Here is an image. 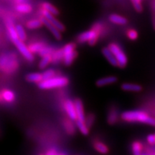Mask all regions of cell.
<instances>
[{"mask_svg": "<svg viewBox=\"0 0 155 155\" xmlns=\"http://www.w3.org/2000/svg\"><path fill=\"white\" fill-rule=\"evenodd\" d=\"M121 119L127 122H138L155 126V119L142 111H127L121 114Z\"/></svg>", "mask_w": 155, "mask_h": 155, "instance_id": "cell-1", "label": "cell"}, {"mask_svg": "<svg viewBox=\"0 0 155 155\" xmlns=\"http://www.w3.org/2000/svg\"><path fill=\"white\" fill-rule=\"evenodd\" d=\"M68 83L69 80L66 77L54 76L47 80H42L41 82L38 83V87L42 90H48V89L63 88L66 86Z\"/></svg>", "mask_w": 155, "mask_h": 155, "instance_id": "cell-2", "label": "cell"}, {"mask_svg": "<svg viewBox=\"0 0 155 155\" xmlns=\"http://www.w3.org/2000/svg\"><path fill=\"white\" fill-rule=\"evenodd\" d=\"M17 61L11 54H4L0 57V70L4 72L11 73L17 68Z\"/></svg>", "mask_w": 155, "mask_h": 155, "instance_id": "cell-3", "label": "cell"}, {"mask_svg": "<svg viewBox=\"0 0 155 155\" xmlns=\"http://www.w3.org/2000/svg\"><path fill=\"white\" fill-rule=\"evenodd\" d=\"M100 29L94 28L92 30L86 31L81 33L78 38V40L81 43L88 42L91 45H94L98 40V36H99Z\"/></svg>", "mask_w": 155, "mask_h": 155, "instance_id": "cell-4", "label": "cell"}, {"mask_svg": "<svg viewBox=\"0 0 155 155\" xmlns=\"http://www.w3.org/2000/svg\"><path fill=\"white\" fill-rule=\"evenodd\" d=\"M109 49L115 56L116 59L117 60L118 66L119 68H124L127 65L128 59L127 56L126 55L122 48L116 43H111L108 45Z\"/></svg>", "mask_w": 155, "mask_h": 155, "instance_id": "cell-5", "label": "cell"}, {"mask_svg": "<svg viewBox=\"0 0 155 155\" xmlns=\"http://www.w3.org/2000/svg\"><path fill=\"white\" fill-rule=\"evenodd\" d=\"M64 64L69 66L73 63L76 57V51H75V45L73 43L66 44L63 48Z\"/></svg>", "mask_w": 155, "mask_h": 155, "instance_id": "cell-6", "label": "cell"}, {"mask_svg": "<svg viewBox=\"0 0 155 155\" xmlns=\"http://www.w3.org/2000/svg\"><path fill=\"white\" fill-rule=\"evenodd\" d=\"M16 46V48H17V50H19V53H21L23 57H24L27 61H32L34 60V55L33 53H32L29 47L25 45L24 41L22 40H15V42H13Z\"/></svg>", "mask_w": 155, "mask_h": 155, "instance_id": "cell-7", "label": "cell"}, {"mask_svg": "<svg viewBox=\"0 0 155 155\" xmlns=\"http://www.w3.org/2000/svg\"><path fill=\"white\" fill-rule=\"evenodd\" d=\"M42 14L45 18L47 19L50 22H51L58 30H61V32L65 30V26L63 25V23H61L58 19H56V17H55V15H53L52 13L49 12H48L44 9H42Z\"/></svg>", "mask_w": 155, "mask_h": 155, "instance_id": "cell-8", "label": "cell"}, {"mask_svg": "<svg viewBox=\"0 0 155 155\" xmlns=\"http://www.w3.org/2000/svg\"><path fill=\"white\" fill-rule=\"evenodd\" d=\"M64 108H65V111L70 119L72 121H76L77 114L74 102L71 100H66L64 104Z\"/></svg>", "mask_w": 155, "mask_h": 155, "instance_id": "cell-9", "label": "cell"}, {"mask_svg": "<svg viewBox=\"0 0 155 155\" xmlns=\"http://www.w3.org/2000/svg\"><path fill=\"white\" fill-rule=\"evenodd\" d=\"M40 19H41L43 25L48 29V30H49L50 32H51L52 35L54 36V38H55V39H57V40H61V39L62 38L61 31L60 30H58V29L56 28L55 26H54V25L52 24L51 22H50L49 21H48L46 18H45L43 16H42Z\"/></svg>", "mask_w": 155, "mask_h": 155, "instance_id": "cell-10", "label": "cell"}, {"mask_svg": "<svg viewBox=\"0 0 155 155\" xmlns=\"http://www.w3.org/2000/svg\"><path fill=\"white\" fill-rule=\"evenodd\" d=\"M75 106V110H76V114H77V119L76 121H86V116H85L84 113V108H83V104L82 101L79 98L75 100L74 101Z\"/></svg>", "mask_w": 155, "mask_h": 155, "instance_id": "cell-11", "label": "cell"}, {"mask_svg": "<svg viewBox=\"0 0 155 155\" xmlns=\"http://www.w3.org/2000/svg\"><path fill=\"white\" fill-rule=\"evenodd\" d=\"M102 54L111 65H113V66H118L117 60L116 59L115 56H114L113 53L111 52V50L109 49V48L107 47L103 48Z\"/></svg>", "mask_w": 155, "mask_h": 155, "instance_id": "cell-12", "label": "cell"}, {"mask_svg": "<svg viewBox=\"0 0 155 155\" xmlns=\"http://www.w3.org/2000/svg\"><path fill=\"white\" fill-rule=\"evenodd\" d=\"M6 26H7L9 36L12 40V41L15 42V40H18L19 38H18V35H17L16 26H15V25H13L12 22H11L10 20H8L7 22V24H6Z\"/></svg>", "mask_w": 155, "mask_h": 155, "instance_id": "cell-13", "label": "cell"}, {"mask_svg": "<svg viewBox=\"0 0 155 155\" xmlns=\"http://www.w3.org/2000/svg\"><path fill=\"white\" fill-rule=\"evenodd\" d=\"M117 81V78L115 76H107L98 79L96 81V86L98 87H103L108 86V85L113 84Z\"/></svg>", "mask_w": 155, "mask_h": 155, "instance_id": "cell-14", "label": "cell"}, {"mask_svg": "<svg viewBox=\"0 0 155 155\" xmlns=\"http://www.w3.org/2000/svg\"><path fill=\"white\" fill-rule=\"evenodd\" d=\"M122 90L125 91H132V92H139L142 90V87L140 85L136 84V83H124L121 85Z\"/></svg>", "mask_w": 155, "mask_h": 155, "instance_id": "cell-15", "label": "cell"}, {"mask_svg": "<svg viewBox=\"0 0 155 155\" xmlns=\"http://www.w3.org/2000/svg\"><path fill=\"white\" fill-rule=\"evenodd\" d=\"M108 19H109V20L111 21L112 23L119 25H124L126 24H127L128 22L127 18L121 16V15L117 14H111L109 16V17H108Z\"/></svg>", "mask_w": 155, "mask_h": 155, "instance_id": "cell-16", "label": "cell"}, {"mask_svg": "<svg viewBox=\"0 0 155 155\" xmlns=\"http://www.w3.org/2000/svg\"><path fill=\"white\" fill-rule=\"evenodd\" d=\"M26 80L30 83H38L43 80L42 78V75L40 73H30L29 74L27 75L26 76Z\"/></svg>", "mask_w": 155, "mask_h": 155, "instance_id": "cell-17", "label": "cell"}, {"mask_svg": "<svg viewBox=\"0 0 155 155\" xmlns=\"http://www.w3.org/2000/svg\"><path fill=\"white\" fill-rule=\"evenodd\" d=\"M0 99L6 102L12 103L15 100V94L10 90H5L0 94Z\"/></svg>", "mask_w": 155, "mask_h": 155, "instance_id": "cell-18", "label": "cell"}, {"mask_svg": "<svg viewBox=\"0 0 155 155\" xmlns=\"http://www.w3.org/2000/svg\"><path fill=\"white\" fill-rule=\"evenodd\" d=\"M16 10L21 13H30L32 10V7L29 4L19 3L16 7Z\"/></svg>", "mask_w": 155, "mask_h": 155, "instance_id": "cell-19", "label": "cell"}, {"mask_svg": "<svg viewBox=\"0 0 155 155\" xmlns=\"http://www.w3.org/2000/svg\"><path fill=\"white\" fill-rule=\"evenodd\" d=\"M76 123L77 128L78 130L81 131V133L83 135H88L89 134V127L87 125L86 122L80 121H75Z\"/></svg>", "mask_w": 155, "mask_h": 155, "instance_id": "cell-20", "label": "cell"}, {"mask_svg": "<svg viewBox=\"0 0 155 155\" xmlns=\"http://www.w3.org/2000/svg\"><path fill=\"white\" fill-rule=\"evenodd\" d=\"M43 25L41 19H32L30 20L27 23V28L30 30H35V29H38Z\"/></svg>", "mask_w": 155, "mask_h": 155, "instance_id": "cell-21", "label": "cell"}, {"mask_svg": "<svg viewBox=\"0 0 155 155\" xmlns=\"http://www.w3.org/2000/svg\"><path fill=\"white\" fill-rule=\"evenodd\" d=\"M42 9H45L49 12L52 13L54 15H58L59 14V11L58 10V9L56 8L55 6H53L52 4L49 2H44L42 4Z\"/></svg>", "mask_w": 155, "mask_h": 155, "instance_id": "cell-22", "label": "cell"}, {"mask_svg": "<svg viewBox=\"0 0 155 155\" xmlns=\"http://www.w3.org/2000/svg\"><path fill=\"white\" fill-rule=\"evenodd\" d=\"M52 61V55H45L42 57L41 61L39 63V68L40 69H45L46 67L49 65L50 62Z\"/></svg>", "mask_w": 155, "mask_h": 155, "instance_id": "cell-23", "label": "cell"}, {"mask_svg": "<svg viewBox=\"0 0 155 155\" xmlns=\"http://www.w3.org/2000/svg\"><path fill=\"white\" fill-rule=\"evenodd\" d=\"M44 47V44H42V42H34V43L30 45L29 48L32 53H39Z\"/></svg>", "mask_w": 155, "mask_h": 155, "instance_id": "cell-24", "label": "cell"}, {"mask_svg": "<svg viewBox=\"0 0 155 155\" xmlns=\"http://www.w3.org/2000/svg\"><path fill=\"white\" fill-rule=\"evenodd\" d=\"M131 149H132L133 154L134 155H140L142 154L143 147L139 141H134L131 146Z\"/></svg>", "mask_w": 155, "mask_h": 155, "instance_id": "cell-25", "label": "cell"}, {"mask_svg": "<svg viewBox=\"0 0 155 155\" xmlns=\"http://www.w3.org/2000/svg\"><path fill=\"white\" fill-rule=\"evenodd\" d=\"M118 119V114L116 112V110H111L109 112H108V123L110 124H115L116 121H117Z\"/></svg>", "mask_w": 155, "mask_h": 155, "instance_id": "cell-26", "label": "cell"}, {"mask_svg": "<svg viewBox=\"0 0 155 155\" xmlns=\"http://www.w3.org/2000/svg\"><path fill=\"white\" fill-rule=\"evenodd\" d=\"M16 30L17 32V35H18V38L19 40H22V41H25L27 39V34L26 32H25V29L21 25H16Z\"/></svg>", "mask_w": 155, "mask_h": 155, "instance_id": "cell-27", "label": "cell"}, {"mask_svg": "<svg viewBox=\"0 0 155 155\" xmlns=\"http://www.w3.org/2000/svg\"><path fill=\"white\" fill-rule=\"evenodd\" d=\"M94 147L96 151L101 154H107L108 152V147L102 142H96L94 145Z\"/></svg>", "mask_w": 155, "mask_h": 155, "instance_id": "cell-28", "label": "cell"}, {"mask_svg": "<svg viewBox=\"0 0 155 155\" xmlns=\"http://www.w3.org/2000/svg\"><path fill=\"white\" fill-rule=\"evenodd\" d=\"M63 49L58 50V51L54 52L52 55V61L53 63H58L61 61H63Z\"/></svg>", "mask_w": 155, "mask_h": 155, "instance_id": "cell-29", "label": "cell"}, {"mask_svg": "<svg viewBox=\"0 0 155 155\" xmlns=\"http://www.w3.org/2000/svg\"><path fill=\"white\" fill-rule=\"evenodd\" d=\"M42 75L43 80H47V79L51 78L55 76V71L51 68L47 69L42 73Z\"/></svg>", "mask_w": 155, "mask_h": 155, "instance_id": "cell-30", "label": "cell"}, {"mask_svg": "<svg viewBox=\"0 0 155 155\" xmlns=\"http://www.w3.org/2000/svg\"><path fill=\"white\" fill-rule=\"evenodd\" d=\"M131 2L133 4L134 7L136 9V11L138 12H141L143 10V7L141 5V0H131Z\"/></svg>", "mask_w": 155, "mask_h": 155, "instance_id": "cell-31", "label": "cell"}, {"mask_svg": "<svg viewBox=\"0 0 155 155\" xmlns=\"http://www.w3.org/2000/svg\"><path fill=\"white\" fill-rule=\"evenodd\" d=\"M53 53V48H51L50 47H47V46H45V47L41 50V51L39 53L40 55H41L42 57H43V56H45V55H52Z\"/></svg>", "mask_w": 155, "mask_h": 155, "instance_id": "cell-32", "label": "cell"}, {"mask_svg": "<svg viewBox=\"0 0 155 155\" xmlns=\"http://www.w3.org/2000/svg\"><path fill=\"white\" fill-rule=\"evenodd\" d=\"M127 36L130 40H135L138 38V32L135 30H130L127 32Z\"/></svg>", "mask_w": 155, "mask_h": 155, "instance_id": "cell-33", "label": "cell"}, {"mask_svg": "<svg viewBox=\"0 0 155 155\" xmlns=\"http://www.w3.org/2000/svg\"><path fill=\"white\" fill-rule=\"evenodd\" d=\"M147 142H148L150 144H152V145L155 144L154 134H150L147 136Z\"/></svg>", "mask_w": 155, "mask_h": 155, "instance_id": "cell-34", "label": "cell"}, {"mask_svg": "<svg viewBox=\"0 0 155 155\" xmlns=\"http://www.w3.org/2000/svg\"><path fill=\"white\" fill-rule=\"evenodd\" d=\"M152 25H153V28H154L155 30V12L152 15Z\"/></svg>", "mask_w": 155, "mask_h": 155, "instance_id": "cell-35", "label": "cell"}, {"mask_svg": "<svg viewBox=\"0 0 155 155\" xmlns=\"http://www.w3.org/2000/svg\"><path fill=\"white\" fill-rule=\"evenodd\" d=\"M24 1H25V0H16V2H17L18 3V4H19V3H22Z\"/></svg>", "mask_w": 155, "mask_h": 155, "instance_id": "cell-36", "label": "cell"}, {"mask_svg": "<svg viewBox=\"0 0 155 155\" xmlns=\"http://www.w3.org/2000/svg\"><path fill=\"white\" fill-rule=\"evenodd\" d=\"M154 137H155V134H154Z\"/></svg>", "mask_w": 155, "mask_h": 155, "instance_id": "cell-37", "label": "cell"}]
</instances>
